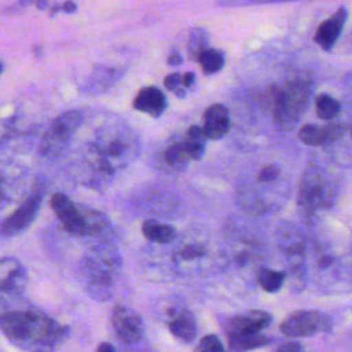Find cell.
<instances>
[{"label": "cell", "mask_w": 352, "mask_h": 352, "mask_svg": "<svg viewBox=\"0 0 352 352\" xmlns=\"http://www.w3.org/2000/svg\"><path fill=\"white\" fill-rule=\"evenodd\" d=\"M6 338L25 352H55L69 337V327L37 308H18L0 315Z\"/></svg>", "instance_id": "obj_1"}, {"label": "cell", "mask_w": 352, "mask_h": 352, "mask_svg": "<svg viewBox=\"0 0 352 352\" xmlns=\"http://www.w3.org/2000/svg\"><path fill=\"white\" fill-rule=\"evenodd\" d=\"M121 260L117 250L107 243L92 246L78 263V279L84 290L98 301L111 297L120 272Z\"/></svg>", "instance_id": "obj_2"}, {"label": "cell", "mask_w": 352, "mask_h": 352, "mask_svg": "<svg viewBox=\"0 0 352 352\" xmlns=\"http://www.w3.org/2000/svg\"><path fill=\"white\" fill-rule=\"evenodd\" d=\"M50 205L70 235L94 238L98 239L99 243H107L110 241L113 234L111 224L102 212L76 204L62 192H55L50 199Z\"/></svg>", "instance_id": "obj_3"}, {"label": "cell", "mask_w": 352, "mask_h": 352, "mask_svg": "<svg viewBox=\"0 0 352 352\" xmlns=\"http://www.w3.org/2000/svg\"><path fill=\"white\" fill-rule=\"evenodd\" d=\"M132 140L120 126H103L96 132L95 140L89 143L87 160L94 176L102 179L110 176L116 169L124 166L131 158Z\"/></svg>", "instance_id": "obj_4"}, {"label": "cell", "mask_w": 352, "mask_h": 352, "mask_svg": "<svg viewBox=\"0 0 352 352\" xmlns=\"http://www.w3.org/2000/svg\"><path fill=\"white\" fill-rule=\"evenodd\" d=\"M309 89L304 82H292L286 87H274V121L276 128L289 131L305 110Z\"/></svg>", "instance_id": "obj_5"}, {"label": "cell", "mask_w": 352, "mask_h": 352, "mask_svg": "<svg viewBox=\"0 0 352 352\" xmlns=\"http://www.w3.org/2000/svg\"><path fill=\"white\" fill-rule=\"evenodd\" d=\"M81 122L82 113L80 110H67L59 114L45 132L40 144V153L47 158L59 157L69 146Z\"/></svg>", "instance_id": "obj_6"}, {"label": "cell", "mask_w": 352, "mask_h": 352, "mask_svg": "<svg viewBox=\"0 0 352 352\" xmlns=\"http://www.w3.org/2000/svg\"><path fill=\"white\" fill-rule=\"evenodd\" d=\"M334 199V187L327 177L314 169L308 170L301 182L298 205L305 214H312L319 209L329 208Z\"/></svg>", "instance_id": "obj_7"}, {"label": "cell", "mask_w": 352, "mask_h": 352, "mask_svg": "<svg viewBox=\"0 0 352 352\" xmlns=\"http://www.w3.org/2000/svg\"><path fill=\"white\" fill-rule=\"evenodd\" d=\"M28 286V272L14 257L0 258V315L11 311V305L22 297Z\"/></svg>", "instance_id": "obj_8"}, {"label": "cell", "mask_w": 352, "mask_h": 352, "mask_svg": "<svg viewBox=\"0 0 352 352\" xmlns=\"http://www.w3.org/2000/svg\"><path fill=\"white\" fill-rule=\"evenodd\" d=\"M43 194H30L19 206L15 209L0 226V232L3 236H15L25 231L36 219L38 209L41 206Z\"/></svg>", "instance_id": "obj_9"}, {"label": "cell", "mask_w": 352, "mask_h": 352, "mask_svg": "<svg viewBox=\"0 0 352 352\" xmlns=\"http://www.w3.org/2000/svg\"><path fill=\"white\" fill-rule=\"evenodd\" d=\"M327 326V318L316 311H298L287 316L280 331L287 337H308L323 331Z\"/></svg>", "instance_id": "obj_10"}, {"label": "cell", "mask_w": 352, "mask_h": 352, "mask_svg": "<svg viewBox=\"0 0 352 352\" xmlns=\"http://www.w3.org/2000/svg\"><path fill=\"white\" fill-rule=\"evenodd\" d=\"M111 326L122 344H136L143 337V322L133 309L116 305L111 311Z\"/></svg>", "instance_id": "obj_11"}, {"label": "cell", "mask_w": 352, "mask_h": 352, "mask_svg": "<svg viewBox=\"0 0 352 352\" xmlns=\"http://www.w3.org/2000/svg\"><path fill=\"white\" fill-rule=\"evenodd\" d=\"M25 180L22 168L0 162V209L10 205L19 194Z\"/></svg>", "instance_id": "obj_12"}, {"label": "cell", "mask_w": 352, "mask_h": 352, "mask_svg": "<svg viewBox=\"0 0 352 352\" xmlns=\"http://www.w3.org/2000/svg\"><path fill=\"white\" fill-rule=\"evenodd\" d=\"M271 315L264 311H249L231 318L227 323V336L231 334H256L268 327Z\"/></svg>", "instance_id": "obj_13"}, {"label": "cell", "mask_w": 352, "mask_h": 352, "mask_svg": "<svg viewBox=\"0 0 352 352\" xmlns=\"http://www.w3.org/2000/svg\"><path fill=\"white\" fill-rule=\"evenodd\" d=\"M345 132L342 124H327L324 126L307 124L298 129V139L307 146H326L336 142Z\"/></svg>", "instance_id": "obj_14"}, {"label": "cell", "mask_w": 352, "mask_h": 352, "mask_svg": "<svg viewBox=\"0 0 352 352\" xmlns=\"http://www.w3.org/2000/svg\"><path fill=\"white\" fill-rule=\"evenodd\" d=\"M346 16H348L346 8L344 7L338 8L329 19H326L319 25V28L314 34L315 43L320 45L323 50L330 51L342 32V28L346 22Z\"/></svg>", "instance_id": "obj_15"}, {"label": "cell", "mask_w": 352, "mask_h": 352, "mask_svg": "<svg viewBox=\"0 0 352 352\" xmlns=\"http://www.w3.org/2000/svg\"><path fill=\"white\" fill-rule=\"evenodd\" d=\"M201 128L206 139L223 138L230 129L227 109L220 103L209 106L204 113V126Z\"/></svg>", "instance_id": "obj_16"}, {"label": "cell", "mask_w": 352, "mask_h": 352, "mask_svg": "<svg viewBox=\"0 0 352 352\" xmlns=\"http://www.w3.org/2000/svg\"><path fill=\"white\" fill-rule=\"evenodd\" d=\"M133 109L151 117H160L166 109V98L157 87H144L135 96Z\"/></svg>", "instance_id": "obj_17"}, {"label": "cell", "mask_w": 352, "mask_h": 352, "mask_svg": "<svg viewBox=\"0 0 352 352\" xmlns=\"http://www.w3.org/2000/svg\"><path fill=\"white\" fill-rule=\"evenodd\" d=\"M170 333L182 341H192L197 334V322L188 311H180L169 322Z\"/></svg>", "instance_id": "obj_18"}, {"label": "cell", "mask_w": 352, "mask_h": 352, "mask_svg": "<svg viewBox=\"0 0 352 352\" xmlns=\"http://www.w3.org/2000/svg\"><path fill=\"white\" fill-rule=\"evenodd\" d=\"M228 337V351L230 352H243L254 348L264 346L270 342L267 336L260 333L256 334H231Z\"/></svg>", "instance_id": "obj_19"}, {"label": "cell", "mask_w": 352, "mask_h": 352, "mask_svg": "<svg viewBox=\"0 0 352 352\" xmlns=\"http://www.w3.org/2000/svg\"><path fill=\"white\" fill-rule=\"evenodd\" d=\"M142 232L146 239L157 243H168L175 238V228L169 224H162L157 220H146L142 224Z\"/></svg>", "instance_id": "obj_20"}, {"label": "cell", "mask_w": 352, "mask_h": 352, "mask_svg": "<svg viewBox=\"0 0 352 352\" xmlns=\"http://www.w3.org/2000/svg\"><path fill=\"white\" fill-rule=\"evenodd\" d=\"M205 135L201 126L192 125L187 129L186 136L183 139L186 151L190 160H199L205 153Z\"/></svg>", "instance_id": "obj_21"}, {"label": "cell", "mask_w": 352, "mask_h": 352, "mask_svg": "<svg viewBox=\"0 0 352 352\" xmlns=\"http://www.w3.org/2000/svg\"><path fill=\"white\" fill-rule=\"evenodd\" d=\"M190 157L186 151L184 143L183 140L180 142H173L172 144H169L165 150H164V161L175 168V169H183L187 166Z\"/></svg>", "instance_id": "obj_22"}, {"label": "cell", "mask_w": 352, "mask_h": 352, "mask_svg": "<svg viewBox=\"0 0 352 352\" xmlns=\"http://www.w3.org/2000/svg\"><path fill=\"white\" fill-rule=\"evenodd\" d=\"M257 280L260 286L268 293H276L283 282H285V272L275 271L271 268H260L257 272Z\"/></svg>", "instance_id": "obj_23"}, {"label": "cell", "mask_w": 352, "mask_h": 352, "mask_svg": "<svg viewBox=\"0 0 352 352\" xmlns=\"http://www.w3.org/2000/svg\"><path fill=\"white\" fill-rule=\"evenodd\" d=\"M201 65V69L205 74H213L223 69L224 66V55L223 52L212 48H206L197 59Z\"/></svg>", "instance_id": "obj_24"}, {"label": "cell", "mask_w": 352, "mask_h": 352, "mask_svg": "<svg viewBox=\"0 0 352 352\" xmlns=\"http://www.w3.org/2000/svg\"><path fill=\"white\" fill-rule=\"evenodd\" d=\"M315 109H316V114H318L319 118L331 120V118H334L340 114L341 104H340L338 100H336L330 95L323 94L316 99Z\"/></svg>", "instance_id": "obj_25"}, {"label": "cell", "mask_w": 352, "mask_h": 352, "mask_svg": "<svg viewBox=\"0 0 352 352\" xmlns=\"http://www.w3.org/2000/svg\"><path fill=\"white\" fill-rule=\"evenodd\" d=\"M206 50V34L202 29H194L188 41V52L190 56L198 59V56Z\"/></svg>", "instance_id": "obj_26"}, {"label": "cell", "mask_w": 352, "mask_h": 352, "mask_svg": "<svg viewBox=\"0 0 352 352\" xmlns=\"http://www.w3.org/2000/svg\"><path fill=\"white\" fill-rule=\"evenodd\" d=\"M194 352H226V348L216 336L209 334L199 340Z\"/></svg>", "instance_id": "obj_27"}, {"label": "cell", "mask_w": 352, "mask_h": 352, "mask_svg": "<svg viewBox=\"0 0 352 352\" xmlns=\"http://www.w3.org/2000/svg\"><path fill=\"white\" fill-rule=\"evenodd\" d=\"M164 85L172 91L175 95L177 96H183L184 95V85H183V77L179 73H172L168 74L164 80Z\"/></svg>", "instance_id": "obj_28"}, {"label": "cell", "mask_w": 352, "mask_h": 352, "mask_svg": "<svg viewBox=\"0 0 352 352\" xmlns=\"http://www.w3.org/2000/svg\"><path fill=\"white\" fill-rule=\"evenodd\" d=\"M279 175H280V170H279V168H278L276 165H267V166H264V168L258 172L257 179H258V182H261V183H267V182H274V180H276V179L279 177Z\"/></svg>", "instance_id": "obj_29"}, {"label": "cell", "mask_w": 352, "mask_h": 352, "mask_svg": "<svg viewBox=\"0 0 352 352\" xmlns=\"http://www.w3.org/2000/svg\"><path fill=\"white\" fill-rule=\"evenodd\" d=\"M77 10V4L74 3V1H65V3H62V4H58V6H55L54 8H52V11H51V15L54 14V12H58V11H63V12H66V14H72V12H74Z\"/></svg>", "instance_id": "obj_30"}, {"label": "cell", "mask_w": 352, "mask_h": 352, "mask_svg": "<svg viewBox=\"0 0 352 352\" xmlns=\"http://www.w3.org/2000/svg\"><path fill=\"white\" fill-rule=\"evenodd\" d=\"M275 352H304V349L297 342H286V344L280 345L279 348H276Z\"/></svg>", "instance_id": "obj_31"}, {"label": "cell", "mask_w": 352, "mask_h": 352, "mask_svg": "<svg viewBox=\"0 0 352 352\" xmlns=\"http://www.w3.org/2000/svg\"><path fill=\"white\" fill-rule=\"evenodd\" d=\"M168 63L172 65V66H177L182 63V56L179 52H172L169 56H168Z\"/></svg>", "instance_id": "obj_32"}, {"label": "cell", "mask_w": 352, "mask_h": 352, "mask_svg": "<svg viewBox=\"0 0 352 352\" xmlns=\"http://www.w3.org/2000/svg\"><path fill=\"white\" fill-rule=\"evenodd\" d=\"M182 77H183V85H184V87H191L192 82H194V80H195V76H194L192 72L184 73V74H182Z\"/></svg>", "instance_id": "obj_33"}, {"label": "cell", "mask_w": 352, "mask_h": 352, "mask_svg": "<svg viewBox=\"0 0 352 352\" xmlns=\"http://www.w3.org/2000/svg\"><path fill=\"white\" fill-rule=\"evenodd\" d=\"M96 352H116V349H114V346L111 344L102 342V344H99Z\"/></svg>", "instance_id": "obj_34"}, {"label": "cell", "mask_w": 352, "mask_h": 352, "mask_svg": "<svg viewBox=\"0 0 352 352\" xmlns=\"http://www.w3.org/2000/svg\"><path fill=\"white\" fill-rule=\"evenodd\" d=\"M1 72H3V63L0 62V74H1Z\"/></svg>", "instance_id": "obj_35"}, {"label": "cell", "mask_w": 352, "mask_h": 352, "mask_svg": "<svg viewBox=\"0 0 352 352\" xmlns=\"http://www.w3.org/2000/svg\"><path fill=\"white\" fill-rule=\"evenodd\" d=\"M268 1H275V0H268ZM276 1H279V0H276Z\"/></svg>", "instance_id": "obj_36"}, {"label": "cell", "mask_w": 352, "mask_h": 352, "mask_svg": "<svg viewBox=\"0 0 352 352\" xmlns=\"http://www.w3.org/2000/svg\"><path fill=\"white\" fill-rule=\"evenodd\" d=\"M351 136H352V128H351Z\"/></svg>", "instance_id": "obj_37"}]
</instances>
